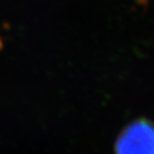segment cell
Returning <instances> with one entry per match:
<instances>
[{
  "instance_id": "cell-1",
  "label": "cell",
  "mask_w": 154,
  "mask_h": 154,
  "mask_svg": "<svg viewBox=\"0 0 154 154\" xmlns=\"http://www.w3.org/2000/svg\"><path fill=\"white\" fill-rule=\"evenodd\" d=\"M116 154H154V125L137 120L127 125L116 140Z\"/></svg>"
},
{
  "instance_id": "cell-2",
  "label": "cell",
  "mask_w": 154,
  "mask_h": 154,
  "mask_svg": "<svg viewBox=\"0 0 154 154\" xmlns=\"http://www.w3.org/2000/svg\"><path fill=\"white\" fill-rule=\"evenodd\" d=\"M0 47H1V45H0Z\"/></svg>"
}]
</instances>
